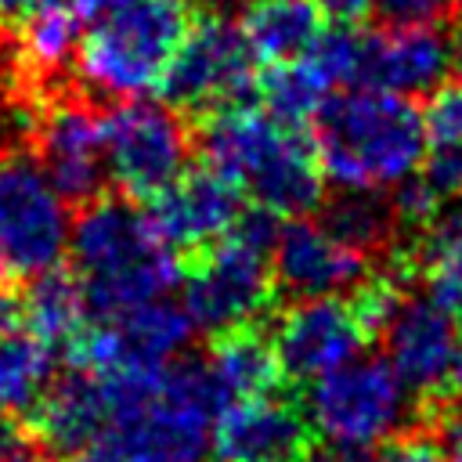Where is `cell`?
<instances>
[{
    "label": "cell",
    "mask_w": 462,
    "mask_h": 462,
    "mask_svg": "<svg viewBox=\"0 0 462 462\" xmlns=\"http://www.w3.org/2000/svg\"><path fill=\"white\" fill-rule=\"evenodd\" d=\"M328 83L321 79V72L310 65V58H292V61H278L267 69L263 79H256V94L267 116H274L285 126H303L318 116V108L328 97Z\"/></svg>",
    "instance_id": "cell-24"
},
{
    "label": "cell",
    "mask_w": 462,
    "mask_h": 462,
    "mask_svg": "<svg viewBox=\"0 0 462 462\" xmlns=\"http://www.w3.org/2000/svg\"><path fill=\"white\" fill-rule=\"evenodd\" d=\"M318 7H325L336 22H361L375 7V0H318Z\"/></svg>",
    "instance_id": "cell-34"
},
{
    "label": "cell",
    "mask_w": 462,
    "mask_h": 462,
    "mask_svg": "<svg viewBox=\"0 0 462 462\" xmlns=\"http://www.w3.org/2000/svg\"><path fill=\"white\" fill-rule=\"evenodd\" d=\"M199 144L209 170L227 177L253 199V206L271 209L274 217H303L321 202L325 177L318 152L296 126L278 123L263 108L242 101L213 108Z\"/></svg>",
    "instance_id": "cell-3"
},
{
    "label": "cell",
    "mask_w": 462,
    "mask_h": 462,
    "mask_svg": "<svg viewBox=\"0 0 462 462\" xmlns=\"http://www.w3.org/2000/svg\"><path fill=\"white\" fill-rule=\"evenodd\" d=\"M4 54H7V32H4V25H0V61H4Z\"/></svg>",
    "instance_id": "cell-42"
},
{
    "label": "cell",
    "mask_w": 462,
    "mask_h": 462,
    "mask_svg": "<svg viewBox=\"0 0 462 462\" xmlns=\"http://www.w3.org/2000/svg\"><path fill=\"white\" fill-rule=\"evenodd\" d=\"M426 188L444 202L462 195V144H430L419 166Z\"/></svg>",
    "instance_id": "cell-28"
},
{
    "label": "cell",
    "mask_w": 462,
    "mask_h": 462,
    "mask_svg": "<svg viewBox=\"0 0 462 462\" xmlns=\"http://www.w3.org/2000/svg\"><path fill=\"white\" fill-rule=\"evenodd\" d=\"M184 0H116L90 18L79 40V79L105 97H144L159 90L184 32Z\"/></svg>",
    "instance_id": "cell-4"
},
{
    "label": "cell",
    "mask_w": 462,
    "mask_h": 462,
    "mask_svg": "<svg viewBox=\"0 0 462 462\" xmlns=\"http://www.w3.org/2000/svg\"><path fill=\"white\" fill-rule=\"evenodd\" d=\"M365 47L368 32L354 29V22H336L332 29H321L307 58L328 87H357L365 83Z\"/></svg>",
    "instance_id": "cell-26"
},
{
    "label": "cell",
    "mask_w": 462,
    "mask_h": 462,
    "mask_svg": "<svg viewBox=\"0 0 462 462\" xmlns=\"http://www.w3.org/2000/svg\"><path fill=\"white\" fill-rule=\"evenodd\" d=\"M422 119L430 144H462V83L437 87Z\"/></svg>",
    "instance_id": "cell-29"
},
{
    "label": "cell",
    "mask_w": 462,
    "mask_h": 462,
    "mask_svg": "<svg viewBox=\"0 0 462 462\" xmlns=\"http://www.w3.org/2000/svg\"><path fill=\"white\" fill-rule=\"evenodd\" d=\"M36 162L69 202H90L105 184L101 116L83 101H54L36 123Z\"/></svg>",
    "instance_id": "cell-14"
},
{
    "label": "cell",
    "mask_w": 462,
    "mask_h": 462,
    "mask_svg": "<svg viewBox=\"0 0 462 462\" xmlns=\"http://www.w3.org/2000/svg\"><path fill=\"white\" fill-rule=\"evenodd\" d=\"M79 40L83 18L65 0H36L22 11V54L36 72L54 76L69 69L79 54Z\"/></svg>",
    "instance_id": "cell-23"
},
{
    "label": "cell",
    "mask_w": 462,
    "mask_h": 462,
    "mask_svg": "<svg viewBox=\"0 0 462 462\" xmlns=\"http://www.w3.org/2000/svg\"><path fill=\"white\" fill-rule=\"evenodd\" d=\"M7 112H11V108H7V105H4V97H0V134L7 130Z\"/></svg>",
    "instance_id": "cell-41"
},
{
    "label": "cell",
    "mask_w": 462,
    "mask_h": 462,
    "mask_svg": "<svg viewBox=\"0 0 462 462\" xmlns=\"http://www.w3.org/2000/svg\"><path fill=\"white\" fill-rule=\"evenodd\" d=\"M36 437L47 451L79 455L97 448L112 422V397L101 372L72 368L61 379H51L43 397L36 401Z\"/></svg>",
    "instance_id": "cell-18"
},
{
    "label": "cell",
    "mask_w": 462,
    "mask_h": 462,
    "mask_svg": "<svg viewBox=\"0 0 462 462\" xmlns=\"http://www.w3.org/2000/svg\"><path fill=\"white\" fill-rule=\"evenodd\" d=\"M69 199L51 184L36 155L0 152V274L29 282L69 253Z\"/></svg>",
    "instance_id": "cell-7"
},
{
    "label": "cell",
    "mask_w": 462,
    "mask_h": 462,
    "mask_svg": "<svg viewBox=\"0 0 462 462\" xmlns=\"http://www.w3.org/2000/svg\"><path fill=\"white\" fill-rule=\"evenodd\" d=\"M368 343V325L354 310V303L339 296H310L296 300L274 321L271 346L278 368L292 383H314L332 368L357 357Z\"/></svg>",
    "instance_id": "cell-11"
},
{
    "label": "cell",
    "mask_w": 462,
    "mask_h": 462,
    "mask_svg": "<svg viewBox=\"0 0 462 462\" xmlns=\"http://www.w3.org/2000/svg\"><path fill=\"white\" fill-rule=\"evenodd\" d=\"M375 462H448V451H444V440L430 433H408V437L386 440Z\"/></svg>",
    "instance_id": "cell-30"
},
{
    "label": "cell",
    "mask_w": 462,
    "mask_h": 462,
    "mask_svg": "<svg viewBox=\"0 0 462 462\" xmlns=\"http://www.w3.org/2000/svg\"><path fill=\"white\" fill-rule=\"evenodd\" d=\"M303 419L321 440L375 451L401 437L411 419V390L397 379L386 357L357 354L310 383Z\"/></svg>",
    "instance_id": "cell-6"
},
{
    "label": "cell",
    "mask_w": 462,
    "mask_h": 462,
    "mask_svg": "<svg viewBox=\"0 0 462 462\" xmlns=\"http://www.w3.org/2000/svg\"><path fill=\"white\" fill-rule=\"evenodd\" d=\"M307 419L282 397L256 393L231 401L213 422V455L220 462H300L307 451Z\"/></svg>",
    "instance_id": "cell-17"
},
{
    "label": "cell",
    "mask_w": 462,
    "mask_h": 462,
    "mask_svg": "<svg viewBox=\"0 0 462 462\" xmlns=\"http://www.w3.org/2000/svg\"><path fill=\"white\" fill-rule=\"evenodd\" d=\"M300 462H375V451L372 448H350V444H332V440H321V448H307Z\"/></svg>",
    "instance_id": "cell-33"
},
{
    "label": "cell",
    "mask_w": 462,
    "mask_h": 462,
    "mask_svg": "<svg viewBox=\"0 0 462 462\" xmlns=\"http://www.w3.org/2000/svg\"><path fill=\"white\" fill-rule=\"evenodd\" d=\"M36 0H0V11L4 14H22V11H29Z\"/></svg>",
    "instance_id": "cell-39"
},
{
    "label": "cell",
    "mask_w": 462,
    "mask_h": 462,
    "mask_svg": "<svg viewBox=\"0 0 462 462\" xmlns=\"http://www.w3.org/2000/svg\"><path fill=\"white\" fill-rule=\"evenodd\" d=\"M54 379V346L36 332H0V415L32 411Z\"/></svg>",
    "instance_id": "cell-22"
},
{
    "label": "cell",
    "mask_w": 462,
    "mask_h": 462,
    "mask_svg": "<svg viewBox=\"0 0 462 462\" xmlns=\"http://www.w3.org/2000/svg\"><path fill=\"white\" fill-rule=\"evenodd\" d=\"M191 318L170 296L130 307L116 318H97V325H83L69 343L72 361L90 372H119V368H162L180 357L191 343Z\"/></svg>",
    "instance_id": "cell-10"
},
{
    "label": "cell",
    "mask_w": 462,
    "mask_h": 462,
    "mask_svg": "<svg viewBox=\"0 0 462 462\" xmlns=\"http://www.w3.org/2000/svg\"><path fill=\"white\" fill-rule=\"evenodd\" d=\"M458 4H462V0H458Z\"/></svg>",
    "instance_id": "cell-43"
},
{
    "label": "cell",
    "mask_w": 462,
    "mask_h": 462,
    "mask_svg": "<svg viewBox=\"0 0 462 462\" xmlns=\"http://www.w3.org/2000/svg\"><path fill=\"white\" fill-rule=\"evenodd\" d=\"M379 332L386 343L383 357L411 393L437 397L451 390L462 332L448 310H440L430 296H404Z\"/></svg>",
    "instance_id": "cell-12"
},
{
    "label": "cell",
    "mask_w": 462,
    "mask_h": 462,
    "mask_svg": "<svg viewBox=\"0 0 462 462\" xmlns=\"http://www.w3.org/2000/svg\"><path fill=\"white\" fill-rule=\"evenodd\" d=\"M87 314L90 307H87V296L76 274H65L54 267V271L29 278V289L22 296V318L29 321V332H36L43 343L69 346L87 325Z\"/></svg>",
    "instance_id": "cell-21"
},
{
    "label": "cell",
    "mask_w": 462,
    "mask_h": 462,
    "mask_svg": "<svg viewBox=\"0 0 462 462\" xmlns=\"http://www.w3.org/2000/svg\"><path fill=\"white\" fill-rule=\"evenodd\" d=\"M202 361H206V368H209V375L220 386L227 404L242 401V397L271 393L278 375H282L271 339H263L253 328H235V332L217 336V346Z\"/></svg>",
    "instance_id": "cell-20"
},
{
    "label": "cell",
    "mask_w": 462,
    "mask_h": 462,
    "mask_svg": "<svg viewBox=\"0 0 462 462\" xmlns=\"http://www.w3.org/2000/svg\"><path fill=\"white\" fill-rule=\"evenodd\" d=\"M444 451H448V462H462V422H448L444 426Z\"/></svg>",
    "instance_id": "cell-36"
},
{
    "label": "cell",
    "mask_w": 462,
    "mask_h": 462,
    "mask_svg": "<svg viewBox=\"0 0 462 462\" xmlns=\"http://www.w3.org/2000/svg\"><path fill=\"white\" fill-rule=\"evenodd\" d=\"M105 173L130 199H152L188 170L191 130L170 101L123 97L101 116Z\"/></svg>",
    "instance_id": "cell-8"
},
{
    "label": "cell",
    "mask_w": 462,
    "mask_h": 462,
    "mask_svg": "<svg viewBox=\"0 0 462 462\" xmlns=\"http://www.w3.org/2000/svg\"><path fill=\"white\" fill-rule=\"evenodd\" d=\"M238 25L253 58L267 65L303 58L325 29L314 0H249Z\"/></svg>",
    "instance_id": "cell-19"
},
{
    "label": "cell",
    "mask_w": 462,
    "mask_h": 462,
    "mask_svg": "<svg viewBox=\"0 0 462 462\" xmlns=\"http://www.w3.org/2000/svg\"><path fill=\"white\" fill-rule=\"evenodd\" d=\"M18 321H22V300L11 296L7 289H0V332L18 328Z\"/></svg>",
    "instance_id": "cell-35"
},
{
    "label": "cell",
    "mask_w": 462,
    "mask_h": 462,
    "mask_svg": "<svg viewBox=\"0 0 462 462\" xmlns=\"http://www.w3.org/2000/svg\"><path fill=\"white\" fill-rule=\"evenodd\" d=\"M426 253V289L430 300L448 310L455 321H462V235L422 242Z\"/></svg>",
    "instance_id": "cell-27"
},
{
    "label": "cell",
    "mask_w": 462,
    "mask_h": 462,
    "mask_svg": "<svg viewBox=\"0 0 462 462\" xmlns=\"http://www.w3.org/2000/svg\"><path fill=\"white\" fill-rule=\"evenodd\" d=\"M155 235L173 249H202L220 242L242 217V191L217 170H184L148 199Z\"/></svg>",
    "instance_id": "cell-15"
},
{
    "label": "cell",
    "mask_w": 462,
    "mask_h": 462,
    "mask_svg": "<svg viewBox=\"0 0 462 462\" xmlns=\"http://www.w3.org/2000/svg\"><path fill=\"white\" fill-rule=\"evenodd\" d=\"M0 462H47V448L36 433L22 430L14 415H0Z\"/></svg>",
    "instance_id": "cell-31"
},
{
    "label": "cell",
    "mask_w": 462,
    "mask_h": 462,
    "mask_svg": "<svg viewBox=\"0 0 462 462\" xmlns=\"http://www.w3.org/2000/svg\"><path fill=\"white\" fill-rule=\"evenodd\" d=\"M321 224L346 245L372 253L390 242L397 217H393V206L379 191H343L325 206Z\"/></svg>",
    "instance_id": "cell-25"
},
{
    "label": "cell",
    "mask_w": 462,
    "mask_h": 462,
    "mask_svg": "<svg viewBox=\"0 0 462 462\" xmlns=\"http://www.w3.org/2000/svg\"><path fill=\"white\" fill-rule=\"evenodd\" d=\"M274 285L296 300L343 296L368 278V253L336 238L321 220L292 217L271 245Z\"/></svg>",
    "instance_id": "cell-13"
},
{
    "label": "cell",
    "mask_w": 462,
    "mask_h": 462,
    "mask_svg": "<svg viewBox=\"0 0 462 462\" xmlns=\"http://www.w3.org/2000/svg\"><path fill=\"white\" fill-rule=\"evenodd\" d=\"M451 43H455V61L462 65V25H458V32L451 36Z\"/></svg>",
    "instance_id": "cell-40"
},
{
    "label": "cell",
    "mask_w": 462,
    "mask_h": 462,
    "mask_svg": "<svg viewBox=\"0 0 462 462\" xmlns=\"http://www.w3.org/2000/svg\"><path fill=\"white\" fill-rule=\"evenodd\" d=\"M314 126L321 177L339 191H393L419 173L430 148L422 108L379 87L325 97Z\"/></svg>",
    "instance_id": "cell-1"
},
{
    "label": "cell",
    "mask_w": 462,
    "mask_h": 462,
    "mask_svg": "<svg viewBox=\"0 0 462 462\" xmlns=\"http://www.w3.org/2000/svg\"><path fill=\"white\" fill-rule=\"evenodd\" d=\"M65 4H69L83 22H90L94 14H101V11H105L108 4H116V0H65Z\"/></svg>",
    "instance_id": "cell-37"
},
{
    "label": "cell",
    "mask_w": 462,
    "mask_h": 462,
    "mask_svg": "<svg viewBox=\"0 0 462 462\" xmlns=\"http://www.w3.org/2000/svg\"><path fill=\"white\" fill-rule=\"evenodd\" d=\"M69 462H116V458H112V455H108V451H105V448L97 444V448H87V451H79V455H72Z\"/></svg>",
    "instance_id": "cell-38"
},
{
    "label": "cell",
    "mask_w": 462,
    "mask_h": 462,
    "mask_svg": "<svg viewBox=\"0 0 462 462\" xmlns=\"http://www.w3.org/2000/svg\"><path fill=\"white\" fill-rule=\"evenodd\" d=\"M69 253L87 307L97 318L162 300L180 285L177 249L155 235L148 213L130 199L94 195L72 220Z\"/></svg>",
    "instance_id": "cell-2"
},
{
    "label": "cell",
    "mask_w": 462,
    "mask_h": 462,
    "mask_svg": "<svg viewBox=\"0 0 462 462\" xmlns=\"http://www.w3.org/2000/svg\"><path fill=\"white\" fill-rule=\"evenodd\" d=\"M451 0H375L386 22H440Z\"/></svg>",
    "instance_id": "cell-32"
},
{
    "label": "cell",
    "mask_w": 462,
    "mask_h": 462,
    "mask_svg": "<svg viewBox=\"0 0 462 462\" xmlns=\"http://www.w3.org/2000/svg\"><path fill=\"white\" fill-rule=\"evenodd\" d=\"M278 217L271 209L253 206L242 209L238 224L213 242L209 253L188 271L180 307L191 318L195 328L224 336L235 328H245L253 318H260L274 292L271 274V245L278 238Z\"/></svg>",
    "instance_id": "cell-5"
},
{
    "label": "cell",
    "mask_w": 462,
    "mask_h": 462,
    "mask_svg": "<svg viewBox=\"0 0 462 462\" xmlns=\"http://www.w3.org/2000/svg\"><path fill=\"white\" fill-rule=\"evenodd\" d=\"M253 87V51L242 36V25L220 11L195 18L159 83L162 97L180 108H220L235 105Z\"/></svg>",
    "instance_id": "cell-9"
},
{
    "label": "cell",
    "mask_w": 462,
    "mask_h": 462,
    "mask_svg": "<svg viewBox=\"0 0 462 462\" xmlns=\"http://www.w3.org/2000/svg\"><path fill=\"white\" fill-rule=\"evenodd\" d=\"M451 65L455 43L437 22H390L386 29L368 32L361 87L422 97L448 83Z\"/></svg>",
    "instance_id": "cell-16"
}]
</instances>
